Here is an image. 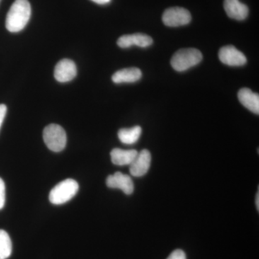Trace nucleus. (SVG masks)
I'll return each mask as SVG.
<instances>
[{
    "label": "nucleus",
    "mask_w": 259,
    "mask_h": 259,
    "mask_svg": "<svg viewBox=\"0 0 259 259\" xmlns=\"http://www.w3.org/2000/svg\"><path fill=\"white\" fill-rule=\"evenodd\" d=\"M31 15V7L28 0H15L7 15L6 28L18 32L26 26Z\"/></svg>",
    "instance_id": "f257e3e1"
},
{
    "label": "nucleus",
    "mask_w": 259,
    "mask_h": 259,
    "mask_svg": "<svg viewBox=\"0 0 259 259\" xmlns=\"http://www.w3.org/2000/svg\"><path fill=\"white\" fill-rule=\"evenodd\" d=\"M79 184L72 179H67L56 185L49 194L51 203L60 205L71 200L79 191Z\"/></svg>",
    "instance_id": "f03ea898"
},
{
    "label": "nucleus",
    "mask_w": 259,
    "mask_h": 259,
    "mask_svg": "<svg viewBox=\"0 0 259 259\" xmlns=\"http://www.w3.org/2000/svg\"><path fill=\"white\" fill-rule=\"evenodd\" d=\"M202 60V53L197 49H180L174 54L171 65L174 69L181 72L193 67L199 64Z\"/></svg>",
    "instance_id": "7ed1b4c3"
},
{
    "label": "nucleus",
    "mask_w": 259,
    "mask_h": 259,
    "mask_svg": "<svg viewBox=\"0 0 259 259\" xmlns=\"http://www.w3.org/2000/svg\"><path fill=\"white\" fill-rule=\"evenodd\" d=\"M44 142L51 151L61 152L66 147V134L61 125L51 124L44 130Z\"/></svg>",
    "instance_id": "20e7f679"
},
{
    "label": "nucleus",
    "mask_w": 259,
    "mask_h": 259,
    "mask_svg": "<svg viewBox=\"0 0 259 259\" xmlns=\"http://www.w3.org/2000/svg\"><path fill=\"white\" fill-rule=\"evenodd\" d=\"M192 16L190 12L185 8H168L165 10L162 16V20L165 25L168 27H180L190 23Z\"/></svg>",
    "instance_id": "39448f33"
},
{
    "label": "nucleus",
    "mask_w": 259,
    "mask_h": 259,
    "mask_svg": "<svg viewBox=\"0 0 259 259\" xmlns=\"http://www.w3.org/2000/svg\"><path fill=\"white\" fill-rule=\"evenodd\" d=\"M220 61L230 66H241L246 64V57L233 46H226L219 51Z\"/></svg>",
    "instance_id": "423d86ee"
},
{
    "label": "nucleus",
    "mask_w": 259,
    "mask_h": 259,
    "mask_svg": "<svg viewBox=\"0 0 259 259\" xmlns=\"http://www.w3.org/2000/svg\"><path fill=\"white\" fill-rule=\"evenodd\" d=\"M151 162V153L148 150H142L141 152L138 153L134 161L130 164V173L136 177L144 176L149 170Z\"/></svg>",
    "instance_id": "0eeeda50"
},
{
    "label": "nucleus",
    "mask_w": 259,
    "mask_h": 259,
    "mask_svg": "<svg viewBox=\"0 0 259 259\" xmlns=\"http://www.w3.org/2000/svg\"><path fill=\"white\" fill-rule=\"evenodd\" d=\"M77 69L75 63L70 59H65L56 64L54 70V76L58 81L68 82L76 77Z\"/></svg>",
    "instance_id": "6e6552de"
},
{
    "label": "nucleus",
    "mask_w": 259,
    "mask_h": 259,
    "mask_svg": "<svg viewBox=\"0 0 259 259\" xmlns=\"http://www.w3.org/2000/svg\"><path fill=\"white\" fill-rule=\"evenodd\" d=\"M106 185L110 188L122 190L127 195L132 194L134 191V184L131 177L121 172H115L107 177Z\"/></svg>",
    "instance_id": "1a4fd4ad"
},
{
    "label": "nucleus",
    "mask_w": 259,
    "mask_h": 259,
    "mask_svg": "<svg viewBox=\"0 0 259 259\" xmlns=\"http://www.w3.org/2000/svg\"><path fill=\"white\" fill-rule=\"evenodd\" d=\"M152 37L144 33H136L132 35H125L119 37L117 44L122 49H127L136 46L141 48H147L153 44Z\"/></svg>",
    "instance_id": "9d476101"
},
{
    "label": "nucleus",
    "mask_w": 259,
    "mask_h": 259,
    "mask_svg": "<svg viewBox=\"0 0 259 259\" xmlns=\"http://www.w3.org/2000/svg\"><path fill=\"white\" fill-rule=\"evenodd\" d=\"M224 9L229 18L236 20H243L248 17L249 10L239 0H224Z\"/></svg>",
    "instance_id": "9b49d317"
},
{
    "label": "nucleus",
    "mask_w": 259,
    "mask_h": 259,
    "mask_svg": "<svg viewBox=\"0 0 259 259\" xmlns=\"http://www.w3.org/2000/svg\"><path fill=\"white\" fill-rule=\"evenodd\" d=\"M238 97L242 105L250 111L258 115L259 96L258 94L253 93L250 89L243 88L238 92Z\"/></svg>",
    "instance_id": "f8f14e48"
},
{
    "label": "nucleus",
    "mask_w": 259,
    "mask_h": 259,
    "mask_svg": "<svg viewBox=\"0 0 259 259\" xmlns=\"http://www.w3.org/2000/svg\"><path fill=\"white\" fill-rule=\"evenodd\" d=\"M142 77V72L139 68H127L119 70L112 75V80L114 83H134Z\"/></svg>",
    "instance_id": "ddd939ff"
},
{
    "label": "nucleus",
    "mask_w": 259,
    "mask_h": 259,
    "mask_svg": "<svg viewBox=\"0 0 259 259\" xmlns=\"http://www.w3.org/2000/svg\"><path fill=\"white\" fill-rule=\"evenodd\" d=\"M136 150H123L114 148L110 153L112 163L117 166H126L131 164L138 155Z\"/></svg>",
    "instance_id": "4468645a"
},
{
    "label": "nucleus",
    "mask_w": 259,
    "mask_h": 259,
    "mask_svg": "<svg viewBox=\"0 0 259 259\" xmlns=\"http://www.w3.org/2000/svg\"><path fill=\"white\" fill-rule=\"evenodd\" d=\"M142 134V128L140 126H134L131 128H122L118 131V138L124 144H136Z\"/></svg>",
    "instance_id": "2eb2a0df"
},
{
    "label": "nucleus",
    "mask_w": 259,
    "mask_h": 259,
    "mask_svg": "<svg viewBox=\"0 0 259 259\" xmlns=\"http://www.w3.org/2000/svg\"><path fill=\"white\" fill-rule=\"evenodd\" d=\"M13 244L9 234L0 230V259H7L11 255Z\"/></svg>",
    "instance_id": "dca6fc26"
},
{
    "label": "nucleus",
    "mask_w": 259,
    "mask_h": 259,
    "mask_svg": "<svg viewBox=\"0 0 259 259\" xmlns=\"http://www.w3.org/2000/svg\"><path fill=\"white\" fill-rule=\"evenodd\" d=\"M5 200H6V190L5 184L3 179L0 178V209L5 207Z\"/></svg>",
    "instance_id": "f3484780"
},
{
    "label": "nucleus",
    "mask_w": 259,
    "mask_h": 259,
    "mask_svg": "<svg viewBox=\"0 0 259 259\" xmlns=\"http://www.w3.org/2000/svg\"><path fill=\"white\" fill-rule=\"evenodd\" d=\"M167 259H187V257L183 250L177 249L174 250Z\"/></svg>",
    "instance_id": "a211bd4d"
},
{
    "label": "nucleus",
    "mask_w": 259,
    "mask_h": 259,
    "mask_svg": "<svg viewBox=\"0 0 259 259\" xmlns=\"http://www.w3.org/2000/svg\"><path fill=\"white\" fill-rule=\"evenodd\" d=\"M7 110H8V109H7L6 105L4 104L0 105V129H1L3 121H4L5 116H6Z\"/></svg>",
    "instance_id": "6ab92c4d"
},
{
    "label": "nucleus",
    "mask_w": 259,
    "mask_h": 259,
    "mask_svg": "<svg viewBox=\"0 0 259 259\" xmlns=\"http://www.w3.org/2000/svg\"><path fill=\"white\" fill-rule=\"evenodd\" d=\"M94 3H97V4L99 5H106L108 4L109 3H110L111 0H92Z\"/></svg>",
    "instance_id": "aec40b11"
},
{
    "label": "nucleus",
    "mask_w": 259,
    "mask_h": 259,
    "mask_svg": "<svg viewBox=\"0 0 259 259\" xmlns=\"http://www.w3.org/2000/svg\"><path fill=\"white\" fill-rule=\"evenodd\" d=\"M255 205H256L257 210H259V194L258 191L257 192L256 197H255Z\"/></svg>",
    "instance_id": "412c9836"
},
{
    "label": "nucleus",
    "mask_w": 259,
    "mask_h": 259,
    "mask_svg": "<svg viewBox=\"0 0 259 259\" xmlns=\"http://www.w3.org/2000/svg\"><path fill=\"white\" fill-rule=\"evenodd\" d=\"M0 1H1V0H0Z\"/></svg>",
    "instance_id": "4be33fe9"
}]
</instances>
